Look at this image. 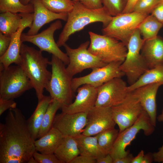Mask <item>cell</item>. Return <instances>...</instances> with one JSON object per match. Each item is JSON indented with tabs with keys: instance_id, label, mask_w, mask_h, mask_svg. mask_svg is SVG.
<instances>
[{
	"instance_id": "9c48e42d",
	"label": "cell",
	"mask_w": 163,
	"mask_h": 163,
	"mask_svg": "<svg viewBox=\"0 0 163 163\" xmlns=\"http://www.w3.org/2000/svg\"><path fill=\"white\" fill-rule=\"evenodd\" d=\"M155 126L152 123L148 113L145 110L135 123L121 132L118 136L110 153L113 160L122 158L129 153L126 148L135 139L137 133L143 130L149 136L154 131Z\"/></svg>"
},
{
	"instance_id": "4316f807",
	"label": "cell",
	"mask_w": 163,
	"mask_h": 163,
	"mask_svg": "<svg viewBox=\"0 0 163 163\" xmlns=\"http://www.w3.org/2000/svg\"><path fill=\"white\" fill-rule=\"evenodd\" d=\"M22 19L20 13H14L9 11L1 13L0 32L5 35L10 36L18 30Z\"/></svg>"
},
{
	"instance_id": "4dcf8cb0",
	"label": "cell",
	"mask_w": 163,
	"mask_h": 163,
	"mask_svg": "<svg viewBox=\"0 0 163 163\" xmlns=\"http://www.w3.org/2000/svg\"><path fill=\"white\" fill-rule=\"evenodd\" d=\"M10 12L14 13L29 14L34 12L33 4H22L20 0H0V13Z\"/></svg>"
},
{
	"instance_id": "e575fe53",
	"label": "cell",
	"mask_w": 163,
	"mask_h": 163,
	"mask_svg": "<svg viewBox=\"0 0 163 163\" xmlns=\"http://www.w3.org/2000/svg\"><path fill=\"white\" fill-rule=\"evenodd\" d=\"M33 156L38 163H62L54 153L43 154L36 151Z\"/></svg>"
},
{
	"instance_id": "30bf717a",
	"label": "cell",
	"mask_w": 163,
	"mask_h": 163,
	"mask_svg": "<svg viewBox=\"0 0 163 163\" xmlns=\"http://www.w3.org/2000/svg\"><path fill=\"white\" fill-rule=\"evenodd\" d=\"M90 43V41H87L75 49L71 48L66 43L63 46L69 59L66 69L72 77L85 69H92L107 64L88 50Z\"/></svg>"
},
{
	"instance_id": "83f0119b",
	"label": "cell",
	"mask_w": 163,
	"mask_h": 163,
	"mask_svg": "<svg viewBox=\"0 0 163 163\" xmlns=\"http://www.w3.org/2000/svg\"><path fill=\"white\" fill-rule=\"evenodd\" d=\"M163 26V23L151 14L147 16L142 21L138 29L142 36V38L146 40L157 36Z\"/></svg>"
},
{
	"instance_id": "603a6c76",
	"label": "cell",
	"mask_w": 163,
	"mask_h": 163,
	"mask_svg": "<svg viewBox=\"0 0 163 163\" xmlns=\"http://www.w3.org/2000/svg\"><path fill=\"white\" fill-rule=\"evenodd\" d=\"M52 98L50 96L44 95L38 101L37 106L33 114L27 120V126L31 136L35 141L37 138L44 116Z\"/></svg>"
},
{
	"instance_id": "f546056e",
	"label": "cell",
	"mask_w": 163,
	"mask_h": 163,
	"mask_svg": "<svg viewBox=\"0 0 163 163\" xmlns=\"http://www.w3.org/2000/svg\"><path fill=\"white\" fill-rule=\"evenodd\" d=\"M61 106L58 101L52 99L44 116L37 138H40L45 134L52 127L56 113Z\"/></svg>"
},
{
	"instance_id": "7bdbcfd3",
	"label": "cell",
	"mask_w": 163,
	"mask_h": 163,
	"mask_svg": "<svg viewBox=\"0 0 163 163\" xmlns=\"http://www.w3.org/2000/svg\"><path fill=\"white\" fill-rule=\"evenodd\" d=\"M96 163H113V159L110 154L96 159Z\"/></svg>"
},
{
	"instance_id": "681fc988",
	"label": "cell",
	"mask_w": 163,
	"mask_h": 163,
	"mask_svg": "<svg viewBox=\"0 0 163 163\" xmlns=\"http://www.w3.org/2000/svg\"><path fill=\"white\" fill-rule=\"evenodd\" d=\"M27 163H38L33 156L31 157L28 160Z\"/></svg>"
},
{
	"instance_id": "1f68e13d",
	"label": "cell",
	"mask_w": 163,
	"mask_h": 163,
	"mask_svg": "<svg viewBox=\"0 0 163 163\" xmlns=\"http://www.w3.org/2000/svg\"><path fill=\"white\" fill-rule=\"evenodd\" d=\"M48 9L57 13L68 14L73 9L74 2L73 0H40Z\"/></svg>"
},
{
	"instance_id": "7402d4cb",
	"label": "cell",
	"mask_w": 163,
	"mask_h": 163,
	"mask_svg": "<svg viewBox=\"0 0 163 163\" xmlns=\"http://www.w3.org/2000/svg\"><path fill=\"white\" fill-rule=\"evenodd\" d=\"M63 137L57 129L53 126L45 134L34 141L35 150L43 154L54 153Z\"/></svg>"
},
{
	"instance_id": "7dc6e473",
	"label": "cell",
	"mask_w": 163,
	"mask_h": 163,
	"mask_svg": "<svg viewBox=\"0 0 163 163\" xmlns=\"http://www.w3.org/2000/svg\"><path fill=\"white\" fill-rule=\"evenodd\" d=\"M153 161L152 153L149 152L145 154L142 163H151Z\"/></svg>"
},
{
	"instance_id": "4fadbf2b",
	"label": "cell",
	"mask_w": 163,
	"mask_h": 163,
	"mask_svg": "<svg viewBox=\"0 0 163 163\" xmlns=\"http://www.w3.org/2000/svg\"><path fill=\"white\" fill-rule=\"evenodd\" d=\"M111 108L113 119L118 126L119 132L134 124L144 110L131 92L122 103Z\"/></svg>"
},
{
	"instance_id": "b9f144b4",
	"label": "cell",
	"mask_w": 163,
	"mask_h": 163,
	"mask_svg": "<svg viewBox=\"0 0 163 163\" xmlns=\"http://www.w3.org/2000/svg\"><path fill=\"white\" fill-rule=\"evenodd\" d=\"M133 157V154L129 152L122 158L113 160V163H131Z\"/></svg>"
},
{
	"instance_id": "7c38bea8",
	"label": "cell",
	"mask_w": 163,
	"mask_h": 163,
	"mask_svg": "<svg viewBox=\"0 0 163 163\" xmlns=\"http://www.w3.org/2000/svg\"><path fill=\"white\" fill-rule=\"evenodd\" d=\"M122 63H110L104 66L92 69L90 73L85 76L73 78L72 87L73 92L75 93L77 89L83 85L89 84L97 88L112 79L121 78L125 75L120 69Z\"/></svg>"
},
{
	"instance_id": "ee69618b",
	"label": "cell",
	"mask_w": 163,
	"mask_h": 163,
	"mask_svg": "<svg viewBox=\"0 0 163 163\" xmlns=\"http://www.w3.org/2000/svg\"><path fill=\"white\" fill-rule=\"evenodd\" d=\"M1 163H25L22 159L16 157H10L5 159Z\"/></svg>"
},
{
	"instance_id": "bcb514c9",
	"label": "cell",
	"mask_w": 163,
	"mask_h": 163,
	"mask_svg": "<svg viewBox=\"0 0 163 163\" xmlns=\"http://www.w3.org/2000/svg\"><path fill=\"white\" fill-rule=\"evenodd\" d=\"M145 154L143 150H141L137 155L133 158L131 163H142Z\"/></svg>"
},
{
	"instance_id": "e0dca14e",
	"label": "cell",
	"mask_w": 163,
	"mask_h": 163,
	"mask_svg": "<svg viewBox=\"0 0 163 163\" xmlns=\"http://www.w3.org/2000/svg\"><path fill=\"white\" fill-rule=\"evenodd\" d=\"M87 113H68L62 112L56 115L53 126L64 136L75 137L82 133L85 127Z\"/></svg>"
},
{
	"instance_id": "f6af8a7d",
	"label": "cell",
	"mask_w": 163,
	"mask_h": 163,
	"mask_svg": "<svg viewBox=\"0 0 163 163\" xmlns=\"http://www.w3.org/2000/svg\"><path fill=\"white\" fill-rule=\"evenodd\" d=\"M138 0H128L126 7L123 13L131 12L132 9Z\"/></svg>"
},
{
	"instance_id": "277c9868",
	"label": "cell",
	"mask_w": 163,
	"mask_h": 163,
	"mask_svg": "<svg viewBox=\"0 0 163 163\" xmlns=\"http://www.w3.org/2000/svg\"><path fill=\"white\" fill-rule=\"evenodd\" d=\"M50 61L51 75L45 89L51 98L58 101L62 106L68 105L72 102L75 94L72 87L73 77L59 58L52 55Z\"/></svg>"
},
{
	"instance_id": "74e56055",
	"label": "cell",
	"mask_w": 163,
	"mask_h": 163,
	"mask_svg": "<svg viewBox=\"0 0 163 163\" xmlns=\"http://www.w3.org/2000/svg\"><path fill=\"white\" fill-rule=\"evenodd\" d=\"M80 2L86 7L91 9L103 7L102 0H80Z\"/></svg>"
},
{
	"instance_id": "d6a6232c",
	"label": "cell",
	"mask_w": 163,
	"mask_h": 163,
	"mask_svg": "<svg viewBox=\"0 0 163 163\" xmlns=\"http://www.w3.org/2000/svg\"><path fill=\"white\" fill-rule=\"evenodd\" d=\"M103 7L112 16L123 13L128 0H102Z\"/></svg>"
},
{
	"instance_id": "8d00e7d4",
	"label": "cell",
	"mask_w": 163,
	"mask_h": 163,
	"mask_svg": "<svg viewBox=\"0 0 163 163\" xmlns=\"http://www.w3.org/2000/svg\"><path fill=\"white\" fill-rule=\"evenodd\" d=\"M11 41V36H7L0 32V56L7 51Z\"/></svg>"
},
{
	"instance_id": "816d5d0a",
	"label": "cell",
	"mask_w": 163,
	"mask_h": 163,
	"mask_svg": "<svg viewBox=\"0 0 163 163\" xmlns=\"http://www.w3.org/2000/svg\"><path fill=\"white\" fill-rule=\"evenodd\" d=\"M74 1H80V0H73Z\"/></svg>"
},
{
	"instance_id": "8fae6325",
	"label": "cell",
	"mask_w": 163,
	"mask_h": 163,
	"mask_svg": "<svg viewBox=\"0 0 163 163\" xmlns=\"http://www.w3.org/2000/svg\"><path fill=\"white\" fill-rule=\"evenodd\" d=\"M62 27L61 22L58 20L40 33L33 35L22 33L21 40L22 43L27 42L33 44L42 52L45 51L52 54L60 59L66 65H68L69 63L68 55L59 49L54 38L55 32Z\"/></svg>"
},
{
	"instance_id": "ab89813d",
	"label": "cell",
	"mask_w": 163,
	"mask_h": 163,
	"mask_svg": "<svg viewBox=\"0 0 163 163\" xmlns=\"http://www.w3.org/2000/svg\"><path fill=\"white\" fill-rule=\"evenodd\" d=\"M96 159L86 155H79L76 157L71 163H96Z\"/></svg>"
},
{
	"instance_id": "d6986e66",
	"label": "cell",
	"mask_w": 163,
	"mask_h": 163,
	"mask_svg": "<svg viewBox=\"0 0 163 163\" xmlns=\"http://www.w3.org/2000/svg\"><path fill=\"white\" fill-rule=\"evenodd\" d=\"M162 85L161 83L149 84L130 92L148 113L152 123L155 126L157 117L156 96L158 88Z\"/></svg>"
},
{
	"instance_id": "ac0fdd59",
	"label": "cell",
	"mask_w": 163,
	"mask_h": 163,
	"mask_svg": "<svg viewBox=\"0 0 163 163\" xmlns=\"http://www.w3.org/2000/svg\"><path fill=\"white\" fill-rule=\"evenodd\" d=\"M77 94L73 102L62 106V112L72 113L88 112L95 106L97 96V89L89 84H84L76 91Z\"/></svg>"
},
{
	"instance_id": "f907efd6",
	"label": "cell",
	"mask_w": 163,
	"mask_h": 163,
	"mask_svg": "<svg viewBox=\"0 0 163 163\" xmlns=\"http://www.w3.org/2000/svg\"><path fill=\"white\" fill-rule=\"evenodd\" d=\"M32 0H20L21 3L24 5H27L29 4Z\"/></svg>"
},
{
	"instance_id": "52a82bcc",
	"label": "cell",
	"mask_w": 163,
	"mask_h": 163,
	"mask_svg": "<svg viewBox=\"0 0 163 163\" xmlns=\"http://www.w3.org/2000/svg\"><path fill=\"white\" fill-rule=\"evenodd\" d=\"M137 29L129 41L125 59L120 66V70L126 77L129 85L135 83L149 69L140 53L145 41Z\"/></svg>"
},
{
	"instance_id": "3957f363",
	"label": "cell",
	"mask_w": 163,
	"mask_h": 163,
	"mask_svg": "<svg viewBox=\"0 0 163 163\" xmlns=\"http://www.w3.org/2000/svg\"><path fill=\"white\" fill-rule=\"evenodd\" d=\"M73 9L68 14L66 23L60 34L57 44L63 46L70 37L88 25L96 22H101L103 28L109 24L113 16L103 8L97 9L88 8L80 1H74Z\"/></svg>"
},
{
	"instance_id": "cb8c5ba5",
	"label": "cell",
	"mask_w": 163,
	"mask_h": 163,
	"mask_svg": "<svg viewBox=\"0 0 163 163\" xmlns=\"http://www.w3.org/2000/svg\"><path fill=\"white\" fill-rule=\"evenodd\" d=\"M54 153L62 163H71L80 155L75 138L71 136H64Z\"/></svg>"
},
{
	"instance_id": "836d02e7",
	"label": "cell",
	"mask_w": 163,
	"mask_h": 163,
	"mask_svg": "<svg viewBox=\"0 0 163 163\" xmlns=\"http://www.w3.org/2000/svg\"><path fill=\"white\" fill-rule=\"evenodd\" d=\"M161 0H138L132 12L149 15Z\"/></svg>"
},
{
	"instance_id": "ba28073f",
	"label": "cell",
	"mask_w": 163,
	"mask_h": 163,
	"mask_svg": "<svg viewBox=\"0 0 163 163\" xmlns=\"http://www.w3.org/2000/svg\"><path fill=\"white\" fill-rule=\"evenodd\" d=\"M148 15L132 12L113 16L107 25L103 28V34L122 42L127 47L131 37Z\"/></svg>"
},
{
	"instance_id": "44dd1931",
	"label": "cell",
	"mask_w": 163,
	"mask_h": 163,
	"mask_svg": "<svg viewBox=\"0 0 163 163\" xmlns=\"http://www.w3.org/2000/svg\"><path fill=\"white\" fill-rule=\"evenodd\" d=\"M141 54L149 69L163 65V38L158 35L145 40Z\"/></svg>"
},
{
	"instance_id": "6da1fadb",
	"label": "cell",
	"mask_w": 163,
	"mask_h": 163,
	"mask_svg": "<svg viewBox=\"0 0 163 163\" xmlns=\"http://www.w3.org/2000/svg\"><path fill=\"white\" fill-rule=\"evenodd\" d=\"M34 141L21 110L17 107L9 110L5 122L0 123V163L10 157L27 163L36 151Z\"/></svg>"
},
{
	"instance_id": "8992f818",
	"label": "cell",
	"mask_w": 163,
	"mask_h": 163,
	"mask_svg": "<svg viewBox=\"0 0 163 163\" xmlns=\"http://www.w3.org/2000/svg\"><path fill=\"white\" fill-rule=\"evenodd\" d=\"M33 88V85L19 65L0 70V98L14 99Z\"/></svg>"
},
{
	"instance_id": "2e32d148",
	"label": "cell",
	"mask_w": 163,
	"mask_h": 163,
	"mask_svg": "<svg viewBox=\"0 0 163 163\" xmlns=\"http://www.w3.org/2000/svg\"><path fill=\"white\" fill-rule=\"evenodd\" d=\"M21 14L22 18L21 24L17 31L10 36L11 41L6 52L0 56V66L4 68L7 67L13 63L19 65L20 62V49L22 42L21 36L22 31L26 28H30L34 18V13Z\"/></svg>"
},
{
	"instance_id": "5bb4252c",
	"label": "cell",
	"mask_w": 163,
	"mask_h": 163,
	"mask_svg": "<svg viewBox=\"0 0 163 163\" xmlns=\"http://www.w3.org/2000/svg\"><path fill=\"white\" fill-rule=\"evenodd\" d=\"M121 78L112 79L97 88L95 106L111 107L125 100L129 92L126 83Z\"/></svg>"
},
{
	"instance_id": "f35d334b",
	"label": "cell",
	"mask_w": 163,
	"mask_h": 163,
	"mask_svg": "<svg viewBox=\"0 0 163 163\" xmlns=\"http://www.w3.org/2000/svg\"><path fill=\"white\" fill-rule=\"evenodd\" d=\"M151 14L163 24V0H161Z\"/></svg>"
},
{
	"instance_id": "c3c4849f",
	"label": "cell",
	"mask_w": 163,
	"mask_h": 163,
	"mask_svg": "<svg viewBox=\"0 0 163 163\" xmlns=\"http://www.w3.org/2000/svg\"><path fill=\"white\" fill-rule=\"evenodd\" d=\"M157 120L160 122H163V109L161 113L157 117Z\"/></svg>"
},
{
	"instance_id": "5b68a950",
	"label": "cell",
	"mask_w": 163,
	"mask_h": 163,
	"mask_svg": "<svg viewBox=\"0 0 163 163\" xmlns=\"http://www.w3.org/2000/svg\"><path fill=\"white\" fill-rule=\"evenodd\" d=\"M90 43L88 50L103 62L108 64L115 62H123L127 48L122 42L111 37L88 32Z\"/></svg>"
},
{
	"instance_id": "9a60e30c",
	"label": "cell",
	"mask_w": 163,
	"mask_h": 163,
	"mask_svg": "<svg viewBox=\"0 0 163 163\" xmlns=\"http://www.w3.org/2000/svg\"><path fill=\"white\" fill-rule=\"evenodd\" d=\"M86 126L82 134L94 136L116 124L112 115L111 108L95 106L88 113Z\"/></svg>"
},
{
	"instance_id": "f1b7e54d",
	"label": "cell",
	"mask_w": 163,
	"mask_h": 163,
	"mask_svg": "<svg viewBox=\"0 0 163 163\" xmlns=\"http://www.w3.org/2000/svg\"><path fill=\"white\" fill-rule=\"evenodd\" d=\"M119 133V130L114 127L96 135L99 148L104 155L110 153Z\"/></svg>"
},
{
	"instance_id": "7a4b0ae2",
	"label": "cell",
	"mask_w": 163,
	"mask_h": 163,
	"mask_svg": "<svg viewBox=\"0 0 163 163\" xmlns=\"http://www.w3.org/2000/svg\"><path fill=\"white\" fill-rule=\"evenodd\" d=\"M42 52L22 43L19 65L32 83L38 101L44 96V89L51 75V72L47 69L48 65H50L51 61L43 56Z\"/></svg>"
},
{
	"instance_id": "d4e9b609",
	"label": "cell",
	"mask_w": 163,
	"mask_h": 163,
	"mask_svg": "<svg viewBox=\"0 0 163 163\" xmlns=\"http://www.w3.org/2000/svg\"><path fill=\"white\" fill-rule=\"evenodd\" d=\"M74 137L77 142L80 155L96 159L104 155L99 148L96 135L87 136L81 133Z\"/></svg>"
},
{
	"instance_id": "f5cc1de1",
	"label": "cell",
	"mask_w": 163,
	"mask_h": 163,
	"mask_svg": "<svg viewBox=\"0 0 163 163\" xmlns=\"http://www.w3.org/2000/svg\"></svg>"
},
{
	"instance_id": "60d3db41",
	"label": "cell",
	"mask_w": 163,
	"mask_h": 163,
	"mask_svg": "<svg viewBox=\"0 0 163 163\" xmlns=\"http://www.w3.org/2000/svg\"><path fill=\"white\" fill-rule=\"evenodd\" d=\"M153 161L160 163L163 162V144L157 152L152 153Z\"/></svg>"
},
{
	"instance_id": "ffe728a7",
	"label": "cell",
	"mask_w": 163,
	"mask_h": 163,
	"mask_svg": "<svg viewBox=\"0 0 163 163\" xmlns=\"http://www.w3.org/2000/svg\"><path fill=\"white\" fill-rule=\"evenodd\" d=\"M34 6V18L31 27L26 34L29 35L36 34L40 29L45 24L56 20L66 21L67 13H54L47 8L40 0H32Z\"/></svg>"
},
{
	"instance_id": "484cf974",
	"label": "cell",
	"mask_w": 163,
	"mask_h": 163,
	"mask_svg": "<svg viewBox=\"0 0 163 163\" xmlns=\"http://www.w3.org/2000/svg\"><path fill=\"white\" fill-rule=\"evenodd\" d=\"M156 83L163 85V65L147 70L135 83L128 86L127 90L129 92L143 85Z\"/></svg>"
},
{
	"instance_id": "d590c367",
	"label": "cell",
	"mask_w": 163,
	"mask_h": 163,
	"mask_svg": "<svg viewBox=\"0 0 163 163\" xmlns=\"http://www.w3.org/2000/svg\"><path fill=\"white\" fill-rule=\"evenodd\" d=\"M17 104L14 99H7L0 98V116L6 110L16 107Z\"/></svg>"
}]
</instances>
